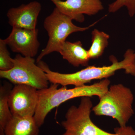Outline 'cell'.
<instances>
[{
	"mask_svg": "<svg viewBox=\"0 0 135 135\" xmlns=\"http://www.w3.org/2000/svg\"><path fill=\"white\" fill-rule=\"evenodd\" d=\"M72 19L55 8L52 13L44 22V29L47 32L49 40L45 48L36 59V63L46 55L54 52L59 53L68 37L74 33L83 32L94 26L98 21L86 27L77 26L73 23Z\"/></svg>",
	"mask_w": 135,
	"mask_h": 135,
	"instance_id": "cell-5",
	"label": "cell"
},
{
	"mask_svg": "<svg viewBox=\"0 0 135 135\" xmlns=\"http://www.w3.org/2000/svg\"><path fill=\"white\" fill-rule=\"evenodd\" d=\"M93 103L89 97H83L79 106L70 107L66 113L65 120L61 124L65 129L62 135H135L131 126L117 127L114 133L107 132L93 123L90 118Z\"/></svg>",
	"mask_w": 135,
	"mask_h": 135,
	"instance_id": "cell-3",
	"label": "cell"
},
{
	"mask_svg": "<svg viewBox=\"0 0 135 135\" xmlns=\"http://www.w3.org/2000/svg\"><path fill=\"white\" fill-rule=\"evenodd\" d=\"M7 46L4 40L0 39V71H8L14 66L13 59L11 57Z\"/></svg>",
	"mask_w": 135,
	"mask_h": 135,
	"instance_id": "cell-15",
	"label": "cell"
},
{
	"mask_svg": "<svg viewBox=\"0 0 135 135\" xmlns=\"http://www.w3.org/2000/svg\"><path fill=\"white\" fill-rule=\"evenodd\" d=\"M6 85L0 88V128L3 129L12 118V114L8 104V96L10 90Z\"/></svg>",
	"mask_w": 135,
	"mask_h": 135,
	"instance_id": "cell-14",
	"label": "cell"
},
{
	"mask_svg": "<svg viewBox=\"0 0 135 135\" xmlns=\"http://www.w3.org/2000/svg\"><path fill=\"white\" fill-rule=\"evenodd\" d=\"M39 127L33 116H12L3 129L5 135H39Z\"/></svg>",
	"mask_w": 135,
	"mask_h": 135,
	"instance_id": "cell-12",
	"label": "cell"
},
{
	"mask_svg": "<svg viewBox=\"0 0 135 135\" xmlns=\"http://www.w3.org/2000/svg\"><path fill=\"white\" fill-rule=\"evenodd\" d=\"M38 30L12 27V31L4 41L12 52L26 57L33 58L38 53L40 43Z\"/></svg>",
	"mask_w": 135,
	"mask_h": 135,
	"instance_id": "cell-8",
	"label": "cell"
},
{
	"mask_svg": "<svg viewBox=\"0 0 135 135\" xmlns=\"http://www.w3.org/2000/svg\"><path fill=\"white\" fill-rule=\"evenodd\" d=\"M59 53L64 59L75 67L88 66L90 60L88 50L83 47L80 41H66Z\"/></svg>",
	"mask_w": 135,
	"mask_h": 135,
	"instance_id": "cell-11",
	"label": "cell"
},
{
	"mask_svg": "<svg viewBox=\"0 0 135 135\" xmlns=\"http://www.w3.org/2000/svg\"><path fill=\"white\" fill-rule=\"evenodd\" d=\"M63 14L80 23L85 18L84 15H96L104 9L101 0H50Z\"/></svg>",
	"mask_w": 135,
	"mask_h": 135,
	"instance_id": "cell-9",
	"label": "cell"
},
{
	"mask_svg": "<svg viewBox=\"0 0 135 135\" xmlns=\"http://www.w3.org/2000/svg\"><path fill=\"white\" fill-rule=\"evenodd\" d=\"M112 64L97 67L89 66L76 72L70 74L61 73L53 71L47 64L42 66L46 73L49 81L52 84H60L62 86L74 85L75 87L86 85L93 80L107 79L114 75L118 70H124L126 74L135 77V51L129 49L124 55V59L119 62L116 57L110 56Z\"/></svg>",
	"mask_w": 135,
	"mask_h": 135,
	"instance_id": "cell-1",
	"label": "cell"
},
{
	"mask_svg": "<svg viewBox=\"0 0 135 135\" xmlns=\"http://www.w3.org/2000/svg\"><path fill=\"white\" fill-rule=\"evenodd\" d=\"M38 101V90L24 84H16L9 95V105L13 116H33Z\"/></svg>",
	"mask_w": 135,
	"mask_h": 135,
	"instance_id": "cell-7",
	"label": "cell"
},
{
	"mask_svg": "<svg viewBox=\"0 0 135 135\" xmlns=\"http://www.w3.org/2000/svg\"><path fill=\"white\" fill-rule=\"evenodd\" d=\"M92 111L97 116L112 117L118 122L120 127L127 126L134 114V95L131 90L121 84L112 85Z\"/></svg>",
	"mask_w": 135,
	"mask_h": 135,
	"instance_id": "cell-4",
	"label": "cell"
},
{
	"mask_svg": "<svg viewBox=\"0 0 135 135\" xmlns=\"http://www.w3.org/2000/svg\"><path fill=\"white\" fill-rule=\"evenodd\" d=\"M110 36L104 32L94 29L92 32V45L88 50L89 58L96 59L103 54L109 44Z\"/></svg>",
	"mask_w": 135,
	"mask_h": 135,
	"instance_id": "cell-13",
	"label": "cell"
},
{
	"mask_svg": "<svg viewBox=\"0 0 135 135\" xmlns=\"http://www.w3.org/2000/svg\"><path fill=\"white\" fill-rule=\"evenodd\" d=\"M0 135H5L3 129L1 128H0Z\"/></svg>",
	"mask_w": 135,
	"mask_h": 135,
	"instance_id": "cell-17",
	"label": "cell"
},
{
	"mask_svg": "<svg viewBox=\"0 0 135 135\" xmlns=\"http://www.w3.org/2000/svg\"><path fill=\"white\" fill-rule=\"evenodd\" d=\"M126 7L130 17L135 15V0H116L109 5V11L114 13L121 8Z\"/></svg>",
	"mask_w": 135,
	"mask_h": 135,
	"instance_id": "cell-16",
	"label": "cell"
},
{
	"mask_svg": "<svg viewBox=\"0 0 135 135\" xmlns=\"http://www.w3.org/2000/svg\"><path fill=\"white\" fill-rule=\"evenodd\" d=\"M14 66L7 71H0V77L13 84L31 86L39 90L49 87L46 73L35 64L33 58L17 54L13 59Z\"/></svg>",
	"mask_w": 135,
	"mask_h": 135,
	"instance_id": "cell-6",
	"label": "cell"
},
{
	"mask_svg": "<svg viewBox=\"0 0 135 135\" xmlns=\"http://www.w3.org/2000/svg\"><path fill=\"white\" fill-rule=\"evenodd\" d=\"M110 83V80L105 79L91 85L75 87L70 89L66 86L58 89L59 84H52L47 88L38 90V101L33 116L37 125L40 127L52 109L70 99L94 96L100 98L108 91Z\"/></svg>",
	"mask_w": 135,
	"mask_h": 135,
	"instance_id": "cell-2",
	"label": "cell"
},
{
	"mask_svg": "<svg viewBox=\"0 0 135 135\" xmlns=\"http://www.w3.org/2000/svg\"><path fill=\"white\" fill-rule=\"evenodd\" d=\"M41 10V4L36 1L27 4H22L18 7L11 8L7 15L9 24L12 27L36 29Z\"/></svg>",
	"mask_w": 135,
	"mask_h": 135,
	"instance_id": "cell-10",
	"label": "cell"
}]
</instances>
